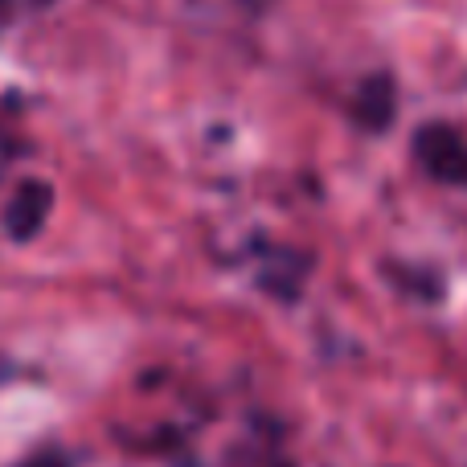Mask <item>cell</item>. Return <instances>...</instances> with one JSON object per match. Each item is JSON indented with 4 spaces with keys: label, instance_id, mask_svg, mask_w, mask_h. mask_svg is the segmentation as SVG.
Returning a JSON list of instances; mask_svg holds the SVG:
<instances>
[{
    "label": "cell",
    "instance_id": "cell-1",
    "mask_svg": "<svg viewBox=\"0 0 467 467\" xmlns=\"http://www.w3.org/2000/svg\"><path fill=\"white\" fill-rule=\"evenodd\" d=\"M414 156L443 185H467V144L460 131L447 128V123H427L414 136Z\"/></svg>",
    "mask_w": 467,
    "mask_h": 467
},
{
    "label": "cell",
    "instance_id": "cell-2",
    "mask_svg": "<svg viewBox=\"0 0 467 467\" xmlns=\"http://www.w3.org/2000/svg\"><path fill=\"white\" fill-rule=\"evenodd\" d=\"M49 213H54V189L46 181H25L5 205V234L13 242L37 238Z\"/></svg>",
    "mask_w": 467,
    "mask_h": 467
},
{
    "label": "cell",
    "instance_id": "cell-3",
    "mask_svg": "<svg viewBox=\"0 0 467 467\" xmlns=\"http://www.w3.org/2000/svg\"><path fill=\"white\" fill-rule=\"evenodd\" d=\"M353 115L365 128H386L389 115H394V82H389L386 74L365 78V87L357 90V99H353Z\"/></svg>",
    "mask_w": 467,
    "mask_h": 467
},
{
    "label": "cell",
    "instance_id": "cell-4",
    "mask_svg": "<svg viewBox=\"0 0 467 467\" xmlns=\"http://www.w3.org/2000/svg\"><path fill=\"white\" fill-rule=\"evenodd\" d=\"M29 467H66V460H57V455H46V460H33Z\"/></svg>",
    "mask_w": 467,
    "mask_h": 467
}]
</instances>
